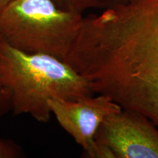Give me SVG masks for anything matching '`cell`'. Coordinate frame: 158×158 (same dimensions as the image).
Listing matches in <instances>:
<instances>
[{"instance_id": "obj_7", "label": "cell", "mask_w": 158, "mask_h": 158, "mask_svg": "<svg viewBox=\"0 0 158 158\" xmlns=\"http://www.w3.org/2000/svg\"><path fill=\"white\" fill-rule=\"evenodd\" d=\"M10 108V104L9 95L5 89L0 84V112L4 113Z\"/></svg>"}, {"instance_id": "obj_5", "label": "cell", "mask_w": 158, "mask_h": 158, "mask_svg": "<svg viewBox=\"0 0 158 158\" xmlns=\"http://www.w3.org/2000/svg\"><path fill=\"white\" fill-rule=\"evenodd\" d=\"M63 10L82 14L89 8L103 9L101 0H53Z\"/></svg>"}, {"instance_id": "obj_9", "label": "cell", "mask_w": 158, "mask_h": 158, "mask_svg": "<svg viewBox=\"0 0 158 158\" xmlns=\"http://www.w3.org/2000/svg\"><path fill=\"white\" fill-rule=\"evenodd\" d=\"M13 0H0V15Z\"/></svg>"}, {"instance_id": "obj_6", "label": "cell", "mask_w": 158, "mask_h": 158, "mask_svg": "<svg viewBox=\"0 0 158 158\" xmlns=\"http://www.w3.org/2000/svg\"><path fill=\"white\" fill-rule=\"evenodd\" d=\"M21 155V150L16 143L0 137V158H17Z\"/></svg>"}, {"instance_id": "obj_8", "label": "cell", "mask_w": 158, "mask_h": 158, "mask_svg": "<svg viewBox=\"0 0 158 158\" xmlns=\"http://www.w3.org/2000/svg\"><path fill=\"white\" fill-rule=\"evenodd\" d=\"M129 1L130 0H101L104 10L113 7L116 5L125 4Z\"/></svg>"}, {"instance_id": "obj_1", "label": "cell", "mask_w": 158, "mask_h": 158, "mask_svg": "<svg viewBox=\"0 0 158 158\" xmlns=\"http://www.w3.org/2000/svg\"><path fill=\"white\" fill-rule=\"evenodd\" d=\"M0 84L15 115L28 114L47 122L51 99L78 100L93 94L88 84L66 62L13 48L0 36Z\"/></svg>"}, {"instance_id": "obj_3", "label": "cell", "mask_w": 158, "mask_h": 158, "mask_svg": "<svg viewBox=\"0 0 158 158\" xmlns=\"http://www.w3.org/2000/svg\"><path fill=\"white\" fill-rule=\"evenodd\" d=\"M94 140L101 158H158L157 127L134 110L122 108L108 116Z\"/></svg>"}, {"instance_id": "obj_4", "label": "cell", "mask_w": 158, "mask_h": 158, "mask_svg": "<svg viewBox=\"0 0 158 158\" xmlns=\"http://www.w3.org/2000/svg\"><path fill=\"white\" fill-rule=\"evenodd\" d=\"M48 106L61 127L83 148L85 157L89 158L98 155L94 136L98 127L108 116L122 110L117 103L101 94L78 100L51 99Z\"/></svg>"}, {"instance_id": "obj_2", "label": "cell", "mask_w": 158, "mask_h": 158, "mask_svg": "<svg viewBox=\"0 0 158 158\" xmlns=\"http://www.w3.org/2000/svg\"><path fill=\"white\" fill-rule=\"evenodd\" d=\"M53 0H13L0 15V36L13 48L64 62L83 21Z\"/></svg>"}]
</instances>
